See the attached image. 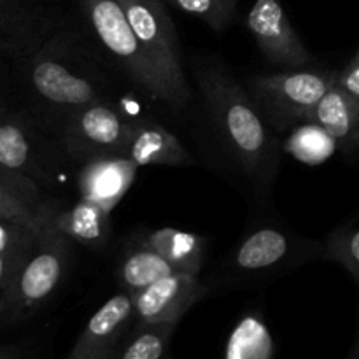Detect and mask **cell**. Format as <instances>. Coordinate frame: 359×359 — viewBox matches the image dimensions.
I'll use <instances>...</instances> for the list:
<instances>
[{"label":"cell","instance_id":"10","mask_svg":"<svg viewBox=\"0 0 359 359\" xmlns=\"http://www.w3.org/2000/svg\"><path fill=\"white\" fill-rule=\"evenodd\" d=\"M207 294L198 273L175 272L132 294L135 326L179 323Z\"/></svg>","mask_w":359,"mask_h":359},{"label":"cell","instance_id":"12","mask_svg":"<svg viewBox=\"0 0 359 359\" xmlns=\"http://www.w3.org/2000/svg\"><path fill=\"white\" fill-rule=\"evenodd\" d=\"M62 202L35 181L0 165V219L53 230L51 219Z\"/></svg>","mask_w":359,"mask_h":359},{"label":"cell","instance_id":"11","mask_svg":"<svg viewBox=\"0 0 359 359\" xmlns=\"http://www.w3.org/2000/svg\"><path fill=\"white\" fill-rule=\"evenodd\" d=\"M133 323L132 294L121 291L91 316L67 359H116Z\"/></svg>","mask_w":359,"mask_h":359},{"label":"cell","instance_id":"13","mask_svg":"<svg viewBox=\"0 0 359 359\" xmlns=\"http://www.w3.org/2000/svg\"><path fill=\"white\" fill-rule=\"evenodd\" d=\"M298 244L291 233L265 224L245 235L231 255V269L242 277H259L293 262Z\"/></svg>","mask_w":359,"mask_h":359},{"label":"cell","instance_id":"8","mask_svg":"<svg viewBox=\"0 0 359 359\" xmlns=\"http://www.w3.org/2000/svg\"><path fill=\"white\" fill-rule=\"evenodd\" d=\"M132 121L112 100H100L79 109L60 126L58 137L63 153L74 165L91 158L121 154Z\"/></svg>","mask_w":359,"mask_h":359},{"label":"cell","instance_id":"23","mask_svg":"<svg viewBox=\"0 0 359 359\" xmlns=\"http://www.w3.org/2000/svg\"><path fill=\"white\" fill-rule=\"evenodd\" d=\"M177 323L135 326L132 339L119 349L116 359H163Z\"/></svg>","mask_w":359,"mask_h":359},{"label":"cell","instance_id":"18","mask_svg":"<svg viewBox=\"0 0 359 359\" xmlns=\"http://www.w3.org/2000/svg\"><path fill=\"white\" fill-rule=\"evenodd\" d=\"M135 237L167 259L177 272L198 273L202 269L207 241L198 233L175 228H154L139 231Z\"/></svg>","mask_w":359,"mask_h":359},{"label":"cell","instance_id":"27","mask_svg":"<svg viewBox=\"0 0 359 359\" xmlns=\"http://www.w3.org/2000/svg\"><path fill=\"white\" fill-rule=\"evenodd\" d=\"M0 18L27 23H55L28 0H0Z\"/></svg>","mask_w":359,"mask_h":359},{"label":"cell","instance_id":"20","mask_svg":"<svg viewBox=\"0 0 359 359\" xmlns=\"http://www.w3.org/2000/svg\"><path fill=\"white\" fill-rule=\"evenodd\" d=\"M56 28V23H27L0 18V58L14 62L30 55Z\"/></svg>","mask_w":359,"mask_h":359},{"label":"cell","instance_id":"19","mask_svg":"<svg viewBox=\"0 0 359 359\" xmlns=\"http://www.w3.org/2000/svg\"><path fill=\"white\" fill-rule=\"evenodd\" d=\"M175 272L177 270L167 259L142 244L137 237H132L119 258L118 280L123 291L133 294Z\"/></svg>","mask_w":359,"mask_h":359},{"label":"cell","instance_id":"6","mask_svg":"<svg viewBox=\"0 0 359 359\" xmlns=\"http://www.w3.org/2000/svg\"><path fill=\"white\" fill-rule=\"evenodd\" d=\"M339 72L325 69H287L277 74H259L245 81L259 111L279 132L311 121L321 98L335 84Z\"/></svg>","mask_w":359,"mask_h":359},{"label":"cell","instance_id":"26","mask_svg":"<svg viewBox=\"0 0 359 359\" xmlns=\"http://www.w3.org/2000/svg\"><path fill=\"white\" fill-rule=\"evenodd\" d=\"M39 233L42 231L27 226V224L0 219V252L25 248V245L32 244Z\"/></svg>","mask_w":359,"mask_h":359},{"label":"cell","instance_id":"5","mask_svg":"<svg viewBox=\"0 0 359 359\" xmlns=\"http://www.w3.org/2000/svg\"><path fill=\"white\" fill-rule=\"evenodd\" d=\"M112 67L153 100L170 105L167 90L144 55L119 0H76Z\"/></svg>","mask_w":359,"mask_h":359},{"label":"cell","instance_id":"25","mask_svg":"<svg viewBox=\"0 0 359 359\" xmlns=\"http://www.w3.org/2000/svg\"><path fill=\"white\" fill-rule=\"evenodd\" d=\"M325 255L346 266L359 284V228L344 226L333 231L325 242Z\"/></svg>","mask_w":359,"mask_h":359},{"label":"cell","instance_id":"22","mask_svg":"<svg viewBox=\"0 0 359 359\" xmlns=\"http://www.w3.org/2000/svg\"><path fill=\"white\" fill-rule=\"evenodd\" d=\"M272 339L262 319L248 316L237 325L228 344V359H270Z\"/></svg>","mask_w":359,"mask_h":359},{"label":"cell","instance_id":"3","mask_svg":"<svg viewBox=\"0 0 359 359\" xmlns=\"http://www.w3.org/2000/svg\"><path fill=\"white\" fill-rule=\"evenodd\" d=\"M0 165L37 182L55 195L70 160L58 137L20 107L0 114Z\"/></svg>","mask_w":359,"mask_h":359},{"label":"cell","instance_id":"31","mask_svg":"<svg viewBox=\"0 0 359 359\" xmlns=\"http://www.w3.org/2000/svg\"><path fill=\"white\" fill-rule=\"evenodd\" d=\"M351 359H359V335H358V340H356V346H354V351H353V356Z\"/></svg>","mask_w":359,"mask_h":359},{"label":"cell","instance_id":"24","mask_svg":"<svg viewBox=\"0 0 359 359\" xmlns=\"http://www.w3.org/2000/svg\"><path fill=\"white\" fill-rule=\"evenodd\" d=\"M238 0H170L175 9L198 18L212 30L221 32L231 23Z\"/></svg>","mask_w":359,"mask_h":359},{"label":"cell","instance_id":"15","mask_svg":"<svg viewBox=\"0 0 359 359\" xmlns=\"http://www.w3.org/2000/svg\"><path fill=\"white\" fill-rule=\"evenodd\" d=\"M121 156L132 160L137 167H188L195 163V158L174 133L149 119L132 121Z\"/></svg>","mask_w":359,"mask_h":359},{"label":"cell","instance_id":"32","mask_svg":"<svg viewBox=\"0 0 359 359\" xmlns=\"http://www.w3.org/2000/svg\"><path fill=\"white\" fill-rule=\"evenodd\" d=\"M28 2H32V4H35V2H37V0H28Z\"/></svg>","mask_w":359,"mask_h":359},{"label":"cell","instance_id":"1","mask_svg":"<svg viewBox=\"0 0 359 359\" xmlns=\"http://www.w3.org/2000/svg\"><path fill=\"white\" fill-rule=\"evenodd\" d=\"M16 63V84L32 118L58 133L60 126L86 105L111 100L107 65L77 32L56 28Z\"/></svg>","mask_w":359,"mask_h":359},{"label":"cell","instance_id":"28","mask_svg":"<svg viewBox=\"0 0 359 359\" xmlns=\"http://www.w3.org/2000/svg\"><path fill=\"white\" fill-rule=\"evenodd\" d=\"M32 244H34V242H32ZM32 244L25 245V248L21 249H14V251L0 252V311H2L4 302H6L11 284H13L14 276H16L18 272V266L23 262L25 255H27V251L30 249Z\"/></svg>","mask_w":359,"mask_h":359},{"label":"cell","instance_id":"4","mask_svg":"<svg viewBox=\"0 0 359 359\" xmlns=\"http://www.w3.org/2000/svg\"><path fill=\"white\" fill-rule=\"evenodd\" d=\"M70 244L56 230L39 233L18 266L0 311V325L27 321L51 300L69 270Z\"/></svg>","mask_w":359,"mask_h":359},{"label":"cell","instance_id":"2","mask_svg":"<svg viewBox=\"0 0 359 359\" xmlns=\"http://www.w3.org/2000/svg\"><path fill=\"white\" fill-rule=\"evenodd\" d=\"M196 83L217 133L252 179L269 186L277 174L279 151L270 123L245 86L223 67L207 65L196 70Z\"/></svg>","mask_w":359,"mask_h":359},{"label":"cell","instance_id":"9","mask_svg":"<svg viewBox=\"0 0 359 359\" xmlns=\"http://www.w3.org/2000/svg\"><path fill=\"white\" fill-rule=\"evenodd\" d=\"M245 25L262 55L273 65L304 69L312 63V55L294 30L280 0H256Z\"/></svg>","mask_w":359,"mask_h":359},{"label":"cell","instance_id":"17","mask_svg":"<svg viewBox=\"0 0 359 359\" xmlns=\"http://www.w3.org/2000/svg\"><path fill=\"white\" fill-rule=\"evenodd\" d=\"M311 121L325 128L335 139L339 149L353 153L359 147V98L337 81L316 105Z\"/></svg>","mask_w":359,"mask_h":359},{"label":"cell","instance_id":"14","mask_svg":"<svg viewBox=\"0 0 359 359\" xmlns=\"http://www.w3.org/2000/svg\"><path fill=\"white\" fill-rule=\"evenodd\" d=\"M137 170L139 167L121 154L91 158L76 167L81 198L112 212L132 186Z\"/></svg>","mask_w":359,"mask_h":359},{"label":"cell","instance_id":"16","mask_svg":"<svg viewBox=\"0 0 359 359\" xmlns=\"http://www.w3.org/2000/svg\"><path fill=\"white\" fill-rule=\"evenodd\" d=\"M51 228L65 235L70 242L102 249L111 237V212L83 198L74 203L62 202L53 216Z\"/></svg>","mask_w":359,"mask_h":359},{"label":"cell","instance_id":"30","mask_svg":"<svg viewBox=\"0 0 359 359\" xmlns=\"http://www.w3.org/2000/svg\"><path fill=\"white\" fill-rule=\"evenodd\" d=\"M2 60L0 58V114H2L4 111H7V109H11L9 105V81H7V74H6V69H4L2 65Z\"/></svg>","mask_w":359,"mask_h":359},{"label":"cell","instance_id":"7","mask_svg":"<svg viewBox=\"0 0 359 359\" xmlns=\"http://www.w3.org/2000/svg\"><path fill=\"white\" fill-rule=\"evenodd\" d=\"M139 39L144 55L153 65L170 98V107L182 109L191 100L181 60V46L174 21L163 0H119Z\"/></svg>","mask_w":359,"mask_h":359},{"label":"cell","instance_id":"29","mask_svg":"<svg viewBox=\"0 0 359 359\" xmlns=\"http://www.w3.org/2000/svg\"><path fill=\"white\" fill-rule=\"evenodd\" d=\"M337 84L344 88L346 91H349L351 95L359 98V51L356 53L353 60L349 62V65L339 72L337 76Z\"/></svg>","mask_w":359,"mask_h":359},{"label":"cell","instance_id":"21","mask_svg":"<svg viewBox=\"0 0 359 359\" xmlns=\"http://www.w3.org/2000/svg\"><path fill=\"white\" fill-rule=\"evenodd\" d=\"M337 147L335 139L314 121L294 126L293 133L286 140L287 153L307 165L323 163L335 153Z\"/></svg>","mask_w":359,"mask_h":359}]
</instances>
